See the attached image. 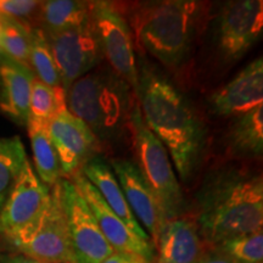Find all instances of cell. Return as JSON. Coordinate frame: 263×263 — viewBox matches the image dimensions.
<instances>
[{"instance_id": "30bf717a", "label": "cell", "mask_w": 263, "mask_h": 263, "mask_svg": "<svg viewBox=\"0 0 263 263\" xmlns=\"http://www.w3.org/2000/svg\"><path fill=\"white\" fill-rule=\"evenodd\" d=\"M8 251L49 263H76L59 183L50 188V201L37 230L27 241Z\"/></svg>"}, {"instance_id": "ac0fdd59", "label": "cell", "mask_w": 263, "mask_h": 263, "mask_svg": "<svg viewBox=\"0 0 263 263\" xmlns=\"http://www.w3.org/2000/svg\"><path fill=\"white\" fill-rule=\"evenodd\" d=\"M81 172L100 194L106 205L116 213L118 218L139 238L151 241L146 232L141 228L132 212L120 183L110 163L103 156H95L81 168Z\"/></svg>"}, {"instance_id": "484cf974", "label": "cell", "mask_w": 263, "mask_h": 263, "mask_svg": "<svg viewBox=\"0 0 263 263\" xmlns=\"http://www.w3.org/2000/svg\"><path fill=\"white\" fill-rule=\"evenodd\" d=\"M210 248L236 263H262L263 232L261 229L250 234L235 236Z\"/></svg>"}, {"instance_id": "44dd1931", "label": "cell", "mask_w": 263, "mask_h": 263, "mask_svg": "<svg viewBox=\"0 0 263 263\" xmlns=\"http://www.w3.org/2000/svg\"><path fill=\"white\" fill-rule=\"evenodd\" d=\"M29 140L33 150V159L38 178L51 188L62 179L60 163L57 151L49 134V126L29 120L27 123Z\"/></svg>"}, {"instance_id": "9a60e30c", "label": "cell", "mask_w": 263, "mask_h": 263, "mask_svg": "<svg viewBox=\"0 0 263 263\" xmlns=\"http://www.w3.org/2000/svg\"><path fill=\"white\" fill-rule=\"evenodd\" d=\"M263 105L262 57L246 65L228 83L209 99L212 114L219 117H238Z\"/></svg>"}, {"instance_id": "d6986e66", "label": "cell", "mask_w": 263, "mask_h": 263, "mask_svg": "<svg viewBox=\"0 0 263 263\" xmlns=\"http://www.w3.org/2000/svg\"><path fill=\"white\" fill-rule=\"evenodd\" d=\"M90 2L78 0H49L42 2L38 15V28L45 35L78 27L90 20Z\"/></svg>"}, {"instance_id": "5b68a950", "label": "cell", "mask_w": 263, "mask_h": 263, "mask_svg": "<svg viewBox=\"0 0 263 263\" xmlns=\"http://www.w3.org/2000/svg\"><path fill=\"white\" fill-rule=\"evenodd\" d=\"M128 128L133 138L136 164L159 199L167 221L185 216L186 202L168 151L146 126L138 103L130 111Z\"/></svg>"}, {"instance_id": "5bb4252c", "label": "cell", "mask_w": 263, "mask_h": 263, "mask_svg": "<svg viewBox=\"0 0 263 263\" xmlns=\"http://www.w3.org/2000/svg\"><path fill=\"white\" fill-rule=\"evenodd\" d=\"M70 180L80 190L93 212L101 233L115 251L127 252L154 263L155 249L151 241L144 240L134 234L124 223L118 218L116 213L106 205L97 188L83 176L81 171L76 172Z\"/></svg>"}, {"instance_id": "603a6c76", "label": "cell", "mask_w": 263, "mask_h": 263, "mask_svg": "<svg viewBox=\"0 0 263 263\" xmlns=\"http://www.w3.org/2000/svg\"><path fill=\"white\" fill-rule=\"evenodd\" d=\"M64 110H67L66 91L62 88L44 84L35 78L29 99V120L49 126L52 118Z\"/></svg>"}, {"instance_id": "7c38bea8", "label": "cell", "mask_w": 263, "mask_h": 263, "mask_svg": "<svg viewBox=\"0 0 263 263\" xmlns=\"http://www.w3.org/2000/svg\"><path fill=\"white\" fill-rule=\"evenodd\" d=\"M52 145L60 163L61 177L70 179L88 161L99 156L101 141L80 118L68 110L61 111L49 123Z\"/></svg>"}, {"instance_id": "7a4b0ae2", "label": "cell", "mask_w": 263, "mask_h": 263, "mask_svg": "<svg viewBox=\"0 0 263 263\" xmlns=\"http://www.w3.org/2000/svg\"><path fill=\"white\" fill-rule=\"evenodd\" d=\"M136 99L146 126L168 151L179 179L189 183L206 145L201 118L167 78L147 67L139 70Z\"/></svg>"}, {"instance_id": "7402d4cb", "label": "cell", "mask_w": 263, "mask_h": 263, "mask_svg": "<svg viewBox=\"0 0 263 263\" xmlns=\"http://www.w3.org/2000/svg\"><path fill=\"white\" fill-rule=\"evenodd\" d=\"M28 162L20 137L0 138V210Z\"/></svg>"}, {"instance_id": "ffe728a7", "label": "cell", "mask_w": 263, "mask_h": 263, "mask_svg": "<svg viewBox=\"0 0 263 263\" xmlns=\"http://www.w3.org/2000/svg\"><path fill=\"white\" fill-rule=\"evenodd\" d=\"M229 153L236 157H261L263 154V105L235 121L228 133Z\"/></svg>"}, {"instance_id": "f1b7e54d", "label": "cell", "mask_w": 263, "mask_h": 263, "mask_svg": "<svg viewBox=\"0 0 263 263\" xmlns=\"http://www.w3.org/2000/svg\"><path fill=\"white\" fill-rule=\"evenodd\" d=\"M196 263H236L233 259L226 257L224 255L219 254L218 251L213 250L210 246H206L205 251L202 252L201 257Z\"/></svg>"}, {"instance_id": "8fae6325", "label": "cell", "mask_w": 263, "mask_h": 263, "mask_svg": "<svg viewBox=\"0 0 263 263\" xmlns=\"http://www.w3.org/2000/svg\"><path fill=\"white\" fill-rule=\"evenodd\" d=\"M263 3L261 0H236L227 3L217 25V47L227 62L241 59L261 38Z\"/></svg>"}, {"instance_id": "4fadbf2b", "label": "cell", "mask_w": 263, "mask_h": 263, "mask_svg": "<svg viewBox=\"0 0 263 263\" xmlns=\"http://www.w3.org/2000/svg\"><path fill=\"white\" fill-rule=\"evenodd\" d=\"M108 163L122 188L132 212L149 235L155 249L161 230L168 222L159 199L136 163L126 159H114Z\"/></svg>"}, {"instance_id": "e0dca14e", "label": "cell", "mask_w": 263, "mask_h": 263, "mask_svg": "<svg viewBox=\"0 0 263 263\" xmlns=\"http://www.w3.org/2000/svg\"><path fill=\"white\" fill-rule=\"evenodd\" d=\"M206 245L192 217L171 219L161 230L154 263H196Z\"/></svg>"}, {"instance_id": "ba28073f", "label": "cell", "mask_w": 263, "mask_h": 263, "mask_svg": "<svg viewBox=\"0 0 263 263\" xmlns=\"http://www.w3.org/2000/svg\"><path fill=\"white\" fill-rule=\"evenodd\" d=\"M76 263H103L115 250L99 228L80 190L70 179L59 182Z\"/></svg>"}, {"instance_id": "f546056e", "label": "cell", "mask_w": 263, "mask_h": 263, "mask_svg": "<svg viewBox=\"0 0 263 263\" xmlns=\"http://www.w3.org/2000/svg\"><path fill=\"white\" fill-rule=\"evenodd\" d=\"M103 263H150L144 258L133 254H127V252L115 251L110 255Z\"/></svg>"}, {"instance_id": "4316f807", "label": "cell", "mask_w": 263, "mask_h": 263, "mask_svg": "<svg viewBox=\"0 0 263 263\" xmlns=\"http://www.w3.org/2000/svg\"><path fill=\"white\" fill-rule=\"evenodd\" d=\"M42 2L34 0H0V14L21 22L29 28L38 27Z\"/></svg>"}, {"instance_id": "52a82bcc", "label": "cell", "mask_w": 263, "mask_h": 263, "mask_svg": "<svg viewBox=\"0 0 263 263\" xmlns=\"http://www.w3.org/2000/svg\"><path fill=\"white\" fill-rule=\"evenodd\" d=\"M90 18L104 60L107 61L118 77L129 85L134 97H137L139 67L132 31L126 20L114 5L105 2L93 3Z\"/></svg>"}, {"instance_id": "2e32d148", "label": "cell", "mask_w": 263, "mask_h": 263, "mask_svg": "<svg viewBox=\"0 0 263 263\" xmlns=\"http://www.w3.org/2000/svg\"><path fill=\"white\" fill-rule=\"evenodd\" d=\"M35 76L0 50V114L20 127H27L29 99Z\"/></svg>"}, {"instance_id": "277c9868", "label": "cell", "mask_w": 263, "mask_h": 263, "mask_svg": "<svg viewBox=\"0 0 263 263\" xmlns=\"http://www.w3.org/2000/svg\"><path fill=\"white\" fill-rule=\"evenodd\" d=\"M137 99L111 68H95L66 93L67 110L89 127L99 140L118 137L129 122Z\"/></svg>"}, {"instance_id": "83f0119b", "label": "cell", "mask_w": 263, "mask_h": 263, "mask_svg": "<svg viewBox=\"0 0 263 263\" xmlns=\"http://www.w3.org/2000/svg\"><path fill=\"white\" fill-rule=\"evenodd\" d=\"M0 263H49L39 259L28 257V256L18 254L15 251L0 249Z\"/></svg>"}, {"instance_id": "9c48e42d", "label": "cell", "mask_w": 263, "mask_h": 263, "mask_svg": "<svg viewBox=\"0 0 263 263\" xmlns=\"http://www.w3.org/2000/svg\"><path fill=\"white\" fill-rule=\"evenodd\" d=\"M45 37L66 93L76 81L95 70L104 60L91 18L78 27Z\"/></svg>"}, {"instance_id": "d4e9b609", "label": "cell", "mask_w": 263, "mask_h": 263, "mask_svg": "<svg viewBox=\"0 0 263 263\" xmlns=\"http://www.w3.org/2000/svg\"><path fill=\"white\" fill-rule=\"evenodd\" d=\"M31 28L0 14V50L20 64L29 67Z\"/></svg>"}, {"instance_id": "3957f363", "label": "cell", "mask_w": 263, "mask_h": 263, "mask_svg": "<svg viewBox=\"0 0 263 263\" xmlns=\"http://www.w3.org/2000/svg\"><path fill=\"white\" fill-rule=\"evenodd\" d=\"M205 4L193 0L151 3L134 15L139 44L167 67L183 64L192 50L205 17Z\"/></svg>"}, {"instance_id": "cb8c5ba5", "label": "cell", "mask_w": 263, "mask_h": 263, "mask_svg": "<svg viewBox=\"0 0 263 263\" xmlns=\"http://www.w3.org/2000/svg\"><path fill=\"white\" fill-rule=\"evenodd\" d=\"M29 68L33 71L35 78L44 84L54 88H62L50 45L44 32L38 27L31 28Z\"/></svg>"}, {"instance_id": "8992f818", "label": "cell", "mask_w": 263, "mask_h": 263, "mask_svg": "<svg viewBox=\"0 0 263 263\" xmlns=\"http://www.w3.org/2000/svg\"><path fill=\"white\" fill-rule=\"evenodd\" d=\"M50 201V188L26 163L24 171L0 210V241L3 249L27 241L41 224Z\"/></svg>"}, {"instance_id": "6da1fadb", "label": "cell", "mask_w": 263, "mask_h": 263, "mask_svg": "<svg viewBox=\"0 0 263 263\" xmlns=\"http://www.w3.org/2000/svg\"><path fill=\"white\" fill-rule=\"evenodd\" d=\"M192 218L206 246L261 230V173L235 167L209 173L196 193Z\"/></svg>"}]
</instances>
